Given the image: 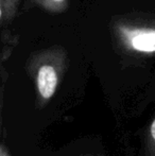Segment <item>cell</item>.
<instances>
[{"label":"cell","instance_id":"obj_1","mask_svg":"<svg viewBox=\"0 0 155 156\" xmlns=\"http://www.w3.org/2000/svg\"><path fill=\"white\" fill-rule=\"evenodd\" d=\"M68 64L64 48L53 46L34 54L30 60L29 70L35 81L39 98L47 101L53 97Z\"/></svg>","mask_w":155,"mask_h":156},{"label":"cell","instance_id":"obj_3","mask_svg":"<svg viewBox=\"0 0 155 156\" xmlns=\"http://www.w3.org/2000/svg\"><path fill=\"white\" fill-rule=\"evenodd\" d=\"M20 0H0V21L1 25L9 23L15 18Z\"/></svg>","mask_w":155,"mask_h":156},{"label":"cell","instance_id":"obj_6","mask_svg":"<svg viewBox=\"0 0 155 156\" xmlns=\"http://www.w3.org/2000/svg\"><path fill=\"white\" fill-rule=\"evenodd\" d=\"M0 156H10V155L8 154V153L5 152V149H4L3 147L1 148V155H0Z\"/></svg>","mask_w":155,"mask_h":156},{"label":"cell","instance_id":"obj_5","mask_svg":"<svg viewBox=\"0 0 155 156\" xmlns=\"http://www.w3.org/2000/svg\"><path fill=\"white\" fill-rule=\"evenodd\" d=\"M151 136H152V138L155 140V119H154L153 123H152V125H151Z\"/></svg>","mask_w":155,"mask_h":156},{"label":"cell","instance_id":"obj_2","mask_svg":"<svg viewBox=\"0 0 155 156\" xmlns=\"http://www.w3.org/2000/svg\"><path fill=\"white\" fill-rule=\"evenodd\" d=\"M115 34L122 47L132 52L143 54L155 53V27L118 23Z\"/></svg>","mask_w":155,"mask_h":156},{"label":"cell","instance_id":"obj_4","mask_svg":"<svg viewBox=\"0 0 155 156\" xmlns=\"http://www.w3.org/2000/svg\"><path fill=\"white\" fill-rule=\"evenodd\" d=\"M41 9L49 13L60 14L69 8V0H32Z\"/></svg>","mask_w":155,"mask_h":156}]
</instances>
